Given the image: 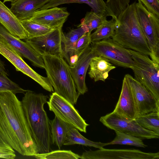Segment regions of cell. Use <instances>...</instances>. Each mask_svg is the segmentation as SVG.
Returning a JSON list of instances; mask_svg holds the SVG:
<instances>
[{
  "label": "cell",
  "instance_id": "6da1fadb",
  "mask_svg": "<svg viewBox=\"0 0 159 159\" xmlns=\"http://www.w3.org/2000/svg\"><path fill=\"white\" fill-rule=\"evenodd\" d=\"M0 135L23 156H34L39 153L21 101L10 91L0 92Z\"/></svg>",
  "mask_w": 159,
  "mask_h": 159
},
{
  "label": "cell",
  "instance_id": "7a4b0ae2",
  "mask_svg": "<svg viewBox=\"0 0 159 159\" xmlns=\"http://www.w3.org/2000/svg\"><path fill=\"white\" fill-rule=\"evenodd\" d=\"M48 96L27 90L21 101L32 138L39 153L49 152L52 143L51 121L44 108Z\"/></svg>",
  "mask_w": 159,
  "mask_h": 159
},
{
  "label": "cell",
  "instance_id": "3957f363",
  "mask_svg": "<svg viewBox=\"0 0 159 159\" xmlns=\"http://www.w3.org/2000/svg\"><path fill=\"white\" fill-rule=\"evenodd\" d=\"M135 4L134 2L129 4L120 14L111 38L126 49L150 57L151 51L138 19Z\"/></svg>",
  "mask_w": 159,
  "mask_h": 159
},
{
  "label": "cell",
  "instance_id": "277c9868",
  "mask_svg": "<svg viewBox=\"0 0 159 159\" xmlns=\"http://www.w3.org/2000/svg\"><path fill=\"white\" fill-rule=\"evenodd\" d=\"M47 78L54 92L73 105L80 94L76 91L70 67L63 58L48 54L42 56Z\"/></svg>",
  "mask_w": 159,
  "mask_h": 159
},
{
  "label": "cell",
  "instance_id": "5b68a950",
  "mask_svg": "<svg viewBox=\"0 0 159 159\" xmlns=\"http://www.w3.org/2000/svg\"><path fill=\"white\" fill-rule=\"evenodd\" d=\"M127 49L134 61L130 68L134 72L135 78L159 101V64L148 55Z\"/></svg>",
  "mask_w": 159,
  "mask_h": 159
},
{
  "label": "cell",
  "instance_id": "8992f818",
  "mask_svg": "<svg viewBox=\"0 0 159 159\" xmlns=\"http://www.w3.org/2000/svg\"><path fill=\"white\" fill-rule=\"evenodd\" d=\"M135 7L138 19L151 51V59L159 64V17L149 11L138 0Z\"/></svg>",
  "mask_w": 159,
  "mask_h": 159
},
{
  "label": "cell",
  "instance_id": "52a82bcc",
  "mask_svg": "<svg viewBox=\"0 0 159 159\" xmlns=\"http://www.w3.org/2000/svg\"><path fill=\"white\" fill-rule=\"evenodd\" d=\"M100 121L108 128L138 137L141 139H158L159 134L142 127L135 119L112 112L101 116Z\"/></svg>",
  "mask_w": 159,
  "mask_h": 159
},
{
  "label": "cell",
  "instance_id": "ba28073f",
  "mask_svg": "<svg viewBox=\"0 0 159 159\" xmlns=\"http://www.w3.org/2000/svg\"><path fill=\"white\" fill-rule=\"evenodd\" d=\"M47 103L49 110L55 116L80 131L86 133V128L89 125L70 102L54 92Z\"/></svg>",
  "mask_w": 159,
  "mask_h": 159
},
{
  "label": "cell",
  "instance_id": "9c48e42d",
  "mask_svg": "<svg viewBox=\"0 0 159 159\" xmlns=\"http://www.w3.org/2000/svg\"><path fill=\"white\" fill-rule=\"evenodd\" d=\"M92 51L95 56H102L111 62L119 66L129 68L134 61L126 49L110 38L91 43Z\"/></svg>",
  "mask_w": 159,
  "mask_h": 159
},
{
  "label": "cell",
  "instance_id": "30bf717a",
  "mask_svg": "<svg viewBox=\"0 0 159 159\" xmlns=\"http://www.w3.org/2000/svg\"><path fill=\"white\" fill-rule=\"evenodd\" d=\"M0 54L10 61L20 71L28 76L50 92H54L53 88L47 77L43 76L36 72L22 59L20 54L0 35Z\"/></svg>",
  "mask_w": 159,
  "mask_h": 159
},
{
  "label": "cell",
  "instance_id": "8fae6325",
  "mask_svg": "<svg viewBox=\"0 0 159 159\" xmlns=\"http://www.w3.org/2000/svg\"><path fill=\"white\" fill-rule=\"evenodd\" d=\"M62 28L55 29L45 34L25 39L42 56L48 54L63 58Z\"/></svg>",
  "mask_w": 159,
  "mask_h": 159
},
{
  "label": "cell",
  "instance_id": "7c38bea8",
  "mask_svg": "<svg viewBox=\"0 0 159 159\" xmlns=\"http://www.w3.org/2000/svg\"><path fill=\"white\" fill-rule=\"evenodd\" d=\"M159 152H146L135 149H107L86 151L81 159H158Z\"/></svg>",
  "mask_w": 159,
  "mask_h": 159
},
{
  "label": "cell",
  "instance_id": "4fadbf2b",
  "mask_svg": "<svg viewBox=\"0 0 159 159\" xmlns=\"http://www.w3.org/2000/svg\"><path fill=\"white\" fill-rule=\"evenodd\" d=\"M125 77L130 85L135 101L138 116L159 111V101L148 89L131 75L127 74Z\"/></svg>",
  "mask_w": 159,
  "mask_h": 159
},
{
  "label": "cell",
  "instance_id": "5bb4252c",
  "mask_svg": "<svg viewBox=\"0 0 159 159\" xmlns=\"http://www.w3.org/2000/svg\"><path fill=\"white\" fill-rule=\"evenodd\" d=\"M0 35L21 56L28 59L36 66L44 69V61L41 55L30 45L10 33L0 23Z\"/></svg>",
  "mask_w": 159,
  "mask_h": 159
},
{
  "label": "cell",
  "instance_id": "9a60e30c",
  "mask_svg": "<svg viewBox=\"0 0 159 159\" xmlns=\"http://www.w3.org/2000/svg\"><path fill=\"white\" fill-rule=\"evenodd\" d=\"M69 15L66 7H56L38 10L29 19L48 27L56 29L62 28Z\"/></svg>",
  "mask_w": 159,
  "mask_h": 159
},
{
  "label": "cell",
  "instance_id": "2e32d148",
  "mask_svg": "<svg viewBox=\"0 0 159 159\" xmlns=\"http://www.w3.org/2000/svg\"><path fill=\"white\" fill-rule=\"evenodd\" d=\"M94 56L90 45L79 57L74 66L70 67L76 89L80 95H84L88 91L85 83L86 75L91 59Z\"/></svg>",
  "mask_w": 159,
  "mask_h": 159
},
{
  "label": "cell",
  "instance_id": "e0dca14e",
  "mask_svg": "<svg viewBox=\"0 0 159 159\" xmlns=\"http://www.w3.org/2000/svg\"><path fill=\"white\" fill-rule=\"evenodd\" d=\"M113 111L131 119L138 116L137 106L130 85L126 78L123 80L120 94Z\"/></svg>",
  "mask_w": 159,
  "mask_h": 159
},
{
  "label": "cell",
  "instance_id": "ac0fdd59",
  "mask_svg": "<svg viewBox=\"0 0 159 159\" xmlns=\"http://www.w3.org/2000/svg\"><path fill=\"white\" fill-rule=\"evenodd\" d=\"M0 23L13 35L20 39L28 38L26 32L20 21L0 0Z\"/></svg>",
  "mask_w": 159,
  "mask_h": 159
},
{
  "label": "cell",
  "instance_id": "d6986e66",
  "mask_svg": "<svg viewBox=\"0 0 159 159\" xmlns=\"http://www.w3.org/2000/svg\"><path fill=\"white\" fill-rule=\"evenodd\" d=\"M50 0H15L11 2L10 9L20 20L28 19Z\"/></svg>",
  "mask_w": 159,
  "mask_h": 159
},
{
  "label": "cell",
  "instance_id": "ffe728a7",
  "mask_svg": "<svg viewBox=\"0 0 159 159\" xmlns=\"http://www.w3.org/2000/svg\"><path fill=\"white\" fill-rule=\"evenodd\" d=\"M116 67L106 58L95 56L91 59L88 74L95 82L105 81L108 76L109 72Z\"/></svg>",
  "mask_w": 159,
  "mask_h": 159
},
{
  "label": "cell",
  "instance_id": "44dd1931",
  "mask_svg": "<svg viewBox=\"0 0 159 159\" xmlns=\"http://www.w3.org/2000/svg\"><path fill=\"white\" fill-rule=\"evenodd\" d=\"M75 144L93 147L99 149L102 148L104 146L109 145L108 143L91 141L82 136L77 129L70 125L63 145H70Z\"/></svg>",
  "mask_w": 159,
  "mask_h": 159
},
{
  "label": "cell",
  "instance_id": "7402d4cb",
  "mask_svg": "<svg viewBox=\"0 0 159 159\" xmlns=\"http://www.w3.org/2000/svg\"><path fill=\"white\" fill-rule=\"evenodd\" d=\"M70 3H85L90 7L95 12L107 13V7L104 0H50L39 9H47Z\"/></svg>",
  "mask_w": 159,
  "mask_h": 159
},
{
  "label": "cell",
  "instance_id": "603a6c76",
  "mask_svg": "<svg viewBox=\"0 0 159 159\" xmlns=\"http://www.w3.org/2000/svg\"><path fill=\"white\" fill-rule=\"evenodd\" d=\"M51 121V130L52 143L59 149L63 145L67 133L70 125L55 116Z\"/></svg>",
  "mask_w": 159,
  "mask_h": 159
},
{
  "label": "cell",
  "instance_id": "cb8c5ba5",
  "mask_svg": "<svg viewBox=\"0 0 159 159\" xmlns=\"http://www.w3.org/2000/svg\"><path fill=\"white\" fill-rule=\"evenodd\" d=\"M88 32L84 34L76 42L74 47L64 56L70 67H73L79 57L91 43L90 35Z\"/></svg>",
  "mask_w": 159,
  "mask_h": 159
},
{
  "label": "cell",
  "instance_id": "d4e9b609",
  "mask_svg": "<svg viewBox=\"0 0 159 159\" xmlns=\"http://www.w3.org/2000/svg\"><path fill=\"white\" fill-rule=\"evenodd\" d=\"M117 23V20L113 18L104 21L94 32L91 34V43L112 37L114 34Z\"/></svg>",
  "mask_w": 159,
  "mask_h": 159
},
{
  "label": "cell",
  "instance_id": "484cf974",
  "mask_svg": "<svg viewBox=\"0 0 159 159\" xmlns=\"http://www.w3.org/2000/svg\"><path fill=\"white\" fill-rule=\"evenodd\" d=\"M88 32L89 30L84 25L80 24L77 28L72 29L64 34L63 42L64 56L74 47L78 40L84 34Z\"/></svg>",
  "mask_w": 159,
  "mask_h": 159
},
{
  "label": "cell",
  "instance_id": "4316f807",
  "mask_svg": "<svg viewBox=\"0 0 159 159\" xmlns=\"http://www.w3.org/2000/svg\"><path fill=\"white\" fill-rule=\"evenodd\" d=\"M135 120L143 128L159 134V111L138 116Z\"/></svg>",
  "mask_w": 159,
  "mask_h": 159
},
{
  "label": "cell",
  "instance_id": "83f0119b",
  "mask_svg": "<svg viewBox=\"0 0 159 159\" xmlns=\"http://www.w3.org/2000/svg\"><path fill=\"white\" fill-rule=\"evenodd\" d=\"M108 16L106 13H96L93 11L87 12L84 18L81 20L80 25H84L88 29L89 33L96 29L107 20Z\"/></svg>",
  "mask_w": 159,
  "mask_h": 159
},
{
  "label": "cell",
  "instance_id": "f1b7e54d",
  "mask_svg": "<svg viewBox=\"0 0 159 159\" xmlns=\"http://www.w3.org/2000/svg\"><path fill=\"white\" fill-rule=\"evenodd\" d=\"M20 22L27 33L28 38L45 34L55 29L32 21L29 19L21 20Z\"/></svg>",
  "mask_w": 159,
  "mask_h": 159
},
{
  "label": "cell",
  "instance_id": "f546056e",
  "mask_svg": "<svg viewBox=\"0 0 159 159\" xmlns=\"http://www.w3.org/2000/svg\"><path fill=\"white\" fill-rule=\"evenodd\" d=\"M116 136L109 145L120 144L145 148L147 146L141 139L132 135L118 131H115Z\"/></svg>",
  "mask_w": 159,
  "mask_h": 159
},
{
  "label": "cell",
  "instance_id": "4dcf8cb0",
  "mask_svg": "<svg viewBox=\"0 0 159 159\" xmlns=\"http://www.w3.org/2000/svg\"><path fill=\"white\" fill-rule=\"evenodd\" d=\"M39 159H79L80 156L70 150H57L44 153H38L34 156Z\"/></svg>",
  "mask_w": 159,
  "mask_h": 159
},
{
  "label": "cell",
  "instance_id": "1f68e13d",
  "mask_svg": "<svg viewBox=\"0 0 159 159\" xmlns=\"http://www.w3.org/2000/svg\"><path fill=\"white\" fill-rule=\"evenodd\" d=\"M107 14L117 20L119 16L129 5L130 0H106Z\"/></svg>",
  "mask_w": 159,
  "mask_h": 159
},
{
  "label": "cell",
  "instance_id": "d6a6232c",
  "mask_svg": "<svg viewBox=\"0 0 159 159\" xmlns=\"http://www.w3.org/2000/svg\"><path fill=\"white\" fill-rule=\"evenodd\" d=\"M7 75L4 74H0V92L10 91L16 94L24 93L27 91L10 80Z\"/></svg>",
  "mask_w": 159,
  "mask_h": 159
},
{
  "label": "cell",
  "instance_id": "836d02e7",
  "mask_svg": "<svg viewBox=\"0 0 159 159\" xmlns=\"http://www.w3.org/2000/svg\"><path fill=\"white\" fill-rule=\"evenodd\" d=\"M16 157L14 150L0 135V158L13 159Z\"/></svg>",
  "mask_w": 159,
  "mask_h": 159
},
{
  "label": "cell",
  "instance_id": "e575fe53",
  "mask_svg": "<svg viewBox=\"0 0 159 159\" xmlns=\"http://www.w3.org/2000/svg\"><path fill=\"white\" fill-rule=\"evenodd\" d=\"M150 12L159 17V0H138Z\"/></svg>",
  "mask_w": 159,
  "mask_h": 159
},
{
  "label": "cell",
  "instance_id": "d590c367",
  "mask_svg": "<svg viewBox=\"0 0 159 159\" xmlns=\"http://www.w3.org/2000/svg\"><path fill=\"white\" fill-rule=\"evenodd\" d=\"M1 73L7 75H8L5 67L3 61L0 59V74Z\"/></svg>",
  "mask_w": 159,
  "mask_h": 159
},
{
  "label": "cell",
  "instance_id": "8d00e7d4",
  "mask_svg": "<svg viewBox=\"0 0 159 159\" xmlns=\"http://www.w3.org/2000/svg\"><path fill=\"white\" fill-rule=\"evenodd\" d=\"M15 0H3V2L5 3L7 2H12Z\"/></svg>",
  "mask_w": 159,
  "mask_h": 159
}]
</instances>
